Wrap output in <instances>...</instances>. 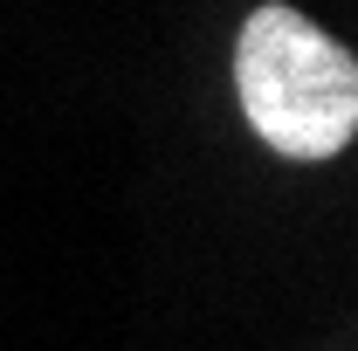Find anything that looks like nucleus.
I'll return each instance as SVG.
<instances>
[{"mask_svg":"<svg viewBox=\"0 0 358 351\" xmlns=\"http://www.w3.org/2000/svg\"><path fill=\"white\" fill-rule=\"evenodd\" d=\"M234 83L248 124L282 159H338L358 138V62L296 7L248 14L234 48Z\"/></svg>","mask_w":358,"mask_h":351,"instance_id":"1","label":"nucleus"}]
</instances>
